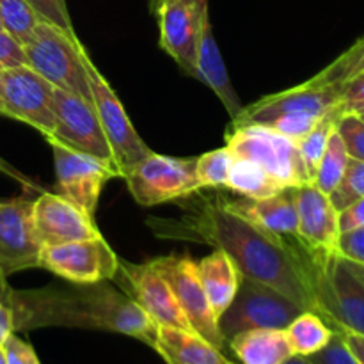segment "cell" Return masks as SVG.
<instances>
[{"label": "cell", "mask_w": 364, "mask_h": 364, "mask_svg": "<svg viewBox=\"0 0 364 364\" xmlns=\"http://www.w3.org/2000/svg\"><path fill=\"white\" fill-rule=\"evenodd\" d=\"M185 199L191 203L181 217L148 219L156 237L220 249L231 256L244 277L269 284L306 311H315L313 262L299 242L276 237L235 213L220 201L219 192L210 198L199 191Z\"/></svg>", "instance_id": "1"}, {"label": "cell", "mask_w": 364, "mask_h": 364, "mask_svg": "<svg viewBox=\"0 0 364 364\" xmlns=\"http://www.w3.org/2000/svg\"><path fill=\"white\" fill-rule=\"evenodd\" d=\"M9 309L13 313L14 333L39 327L107 331L135 338L153 348L159 327L109 281L73 284L70 288L13 290Z\"/></svg>", "instance_id": "2"}, {"label": "cell", "mask_w": 364, "mask_h": 364, "mask_svg": "<svg viewBox=\"0 0 364 364\" xmlns=\"http://www.w3.org/2000/svg\"><path fill=\"white\" fill-rule=\"evenodd\" d=\"M311 262L315 313L336 333L364 338V265L338 252L313 256Z\"/></svg>", "instance_id": "3"}, {"label": "cell", "mask_w": 364, "mask_h": 364, "mask_svg": "<svg viewBox=\"0 0 364 364\" xmlns=\"http://www.w3.org/2000/svg\"><path fill=\"white\" fill-rule=\"evenodd\" d=\"M82 46L77 34H68L55 25L39 21L31 38L23 43L25 64L53 87L91 102V85Z\"/></svg>", "instance_id": "4"}, {"label": "cell", "mask_w": 364, "mask_h": 364, "mask_svg": "<svg viewBox=\"0 0 364 364\" xmlns=\"http://www.w3.org/2000/svg\"><path fill=\"white\" fill-rule=\"evenodd\" d=\"M226 146L235 156H244L258 164L283 188H297L311 183L297 141L272 128L231 121L226 132Z\"/></svg>", "instance_id": "5"}, {"label": "cell", "mask_w": 364, "mask_h": 364, "mask_svg": "<svg viewBox=\"0 0 364 364\" xmlns=\"http://www.w3.org/2000/svg\"><path fill=\"white\" fill-rule=\"evenodd\" d=\"M302 311L306 309L276 288L242 276L233 302L219 318V329L228 343L244 331L287 329Z\"/></svg>", "instance_id": "6"}, {"label": "cell", "mask_w": 364, "mask_h": 364, "mask_svg": "<svg viewBox=\"0 0 364 364\" xmlns=\"http://www.w3.org/2000/svg\"><path fill=\"white\" fill-rule=\"evenodd\" d=\"M123 180L132 198L142 206L180 201L201 191L196 159H176L155 151L124 171Z\"/></svg>", "instance_id": "7"}, {"label": "cell", "mask_w": 364, "mask_h": 364, "mask_svg": "<svg viewBox=\"0 0 364 364\" xmlns=\"http://www.w3.org/2000/svg\"><path fill=\"white\" fill-rule=\"evenodd\" d=\"M82 57H84L85 68L89 73V85H91V102L98 114L100 124L107 135L110 148H112L114 159L121 169V178L124 171L130 169L137 162L153 153L149 146L141 139L139 132L135 130L134 123L128 117L123 103L117 98L116 91L109 84L102 71L96 68L95 60L89 55L87 48L82 46Z\"/></svg>", "instance_id": "8"}, {"label": "cell", "mask_w": 364, "mask_h": 364, "mask_svg": "<svg viewBox=\"0 0 364 364\" xmlns=\"http://www.w3.org/2000/svg\"><path fill=\"white\" fill-rule=\"evenodd\" d=\"M149 263L169 284L192 331L210 341L219 350H224L228 343L219 329V320L213 315L212 306L206 299L205 288L199 277L198 262H194L188 255H169L151 259Z\"/></svg>", "instance_id": "9"}, {"label": "cell", "mask_w": 364, "mask_h": 364, "mask_svg": "<svg viewBox=\"0 0 364 364\" xmlns=\"http://www.w3.org/2000/svg\"><path fill=\"white\" fill-rule=\"evenodd\" d=\"M38 267L71 284H95L114 279L119 269V258L109 242L98 237L43 245Z\"/></svg>", "instance_id": "10"}, {"label": "cell", "mask_w": 364, "mask_h": 364, "mask_svg": "<svg viewBox=\"0 0 364 364\" xmlns=\"http://www.w3.org/2000/svg\"><path fill=\"white\" fill-rule=\"evenodd\" d=\"M46 142L53 153L59 194L95 217L103 187L112 178H121V171L112 164L77 151L55 139Z\"/></svg>", "instance_id": "11"}, {"label": "cell", "mask_w": 364, "mask_h": 364, "mask_svg": "<svg viewBox=\"0 0 364 364\" xmlns=\"http://www.w3.org/2000/svg\"><path fill=\"white\" fill-rule=\"evenodd\" d=\"M53 85L27 64L2 70V100L6 116L36 128L50 139L55 130Z\"/></svg>", "instance_id": "12"}, {"label": "cell", "mask_w": 364, "mask_h": 364, "mask_svg": "<svg viewBox=\"0 0 364 364\" xmlns=\"http://www.w3.org/2000/svg\"><path fill=\"white\" fill-rule=\"evenodd\" d=\"M338 107H341V85L318 84L309 78L287 91L263 96L258 102L244 107L231 121L267 124L283 116L322 119Z\"/></svg>", "instance_id": "13"}, {"label": "cell", "mask_w": 364, "mask_h": 364, "mask_svg": "<svg viewBox=\"0 0 364 364\" xmlns=\"http://www.w3.org/2000/svg\"><path fill=\"white\" fill-rule=\"evenodd\" d=\"M117 288L135 302L159 327H176L192 331L187 316L178 306L169 284L151 263H132L119 258L114 279Z\"/></svg>", "instance_id": "14"}, {"label": "cell", "mask_w": 364, "mask_h": 364, "mask_svg": "<svg viewBox=\"0 0 364 364\" xmlns=\"http://www.w3.org/2000/svg\"><path fill=\"white\" fill-rule=\"evenodd\" d=\"M53 114H55V130L50 139H55L77 151L87 153L103 162L112 164L119 169L92 102L55 87L53 89Z\"/></svg>", "instance_id": "15"}, {"label": "cell", "mask_w": 364, "mask_h": 364, "mask_svg": "<svg viewBox=\"0 0 364 364\" xmlns=\"http://www.w3.org/2000/svg\"><path fill=\"white\" fill-rule=\"evenodd\" d=\"M34 199H0V270L7 277L39 265L41 242L32 217Z\"/></svg>", "instance_id": "16"}, {"label": "cell", "mask_w": 364, "mask_h": 364, "mask_svg": "<svg viewBox=\"0 0 364 364\" xmlns=\"http://www.w3.org/2000/svg\"><path fill=\"white\" fill-rule=\"evenodd\" d=\"M159 20L160 46L178 66L196 78V48L208 0H164L153 13Z\"/></svg>", "instance_id": "17"}, {"label": "cell", "mask_w": 364, "mask_h": 364, "mask_svg": "<svg viewBox=\"0 0 364 364\" xmlns=\"http://www.w3.org/2000/svg\"><path fill=\"white\" fill-rule=\"evenodd\" d=\"M32 217L41 247L102 237L95 217L59 192H39L32 206Z\"/></svg>", "instance_id": "18"}, {"label": "cell", "mask_w": 364, "mask_h": 364, "mask_svg": "<svg viewBox=\"0 0 364 364\" xmlns=\"http://www.w3.org/2000/svg\"><path fill=\"white\" fill-rule=\"evenodd\" d=\"M299 230L297 237L302 247L311 256L336 252L340 238L338 210L331 203L329 196L313 183L295 188Z\"/></svg>", "instance_id": "19"}, {"label": "cell", "mask_w": 364, "mask_h": 364, "mask_svg": "<svg viewBox=\"0 0 364 364\" xmlns=\"http://www.w3.org/2000/svg\"><path fill=\"white\" fill-rule=\"evenodd\" d=\"M219 198L224 205L244 219L262 230L284 238V240L299 242V215L297 203H295V188H284L270 198L252 199L244 196H224L219 192ZM301 244V242H299Z\"/></svg>", "instance_id": "20"}, {"label": "cell", "mask_w": 364, "mask_h": 364, "mask_svg": "<svg viewBox=\"0 0 364 364\" xmlns=\"http://www.w3.org/2000/svg\"><path fill=\"white\" fill-rule=\"evenodd\" d=\"M196 78L215 92V96L220 100L231 119H235L244 109L233 84H231V78L228 75L226 64L220 55L215 38H213L210 14L205 16L201 31H199L198 48H196Z\"/></svg>", "instance_id": "21"}, {"label": "cell", "mask_w": 364, "mask_h": 364, "mask_svg": "<svg viewBox=\"0 0 364 364\" xmlns=\"http://www.w3.org/2000/svg\"><path fill=\"white\" fill-rule=\"evenodd\" d=\"M156 352L167 364H235L194 331L156 327Z\"/></svg>", "instance_id": "22"}, {"label": "cell", "mask_w": 364, "mask_h": 364, "mask_svg": "<svg viewBox=\"0 0 364 364\" xmlns=\"http://www.w3.org/2000/svg\"><path fill=\"white\" fill-rule=\"evenodd\" d=\"M198 270L206 299L219 320L237 295L242 281L240 270L231 256L220 249H213V252L198 262Z\"/></svg>", "instance_id": "23"}, {"label": "cell", "mask_w": 364, "mask_h": 364, "mask_svg": "<svg viewBox=\"0 0 364 364\" xmlns=\"http://www.w3.org/2000/svg\"><path fill=\"white\" fill-rule=\"evenodd\" d=\"M240 364H284L294 358L284 329H251L228 341Z\"/></svg>", "instance_id": "24"}, {"label": "cell", "mask_w": 364, "mask_h": 364, "mask_svg": "<svg viewBox=\"0 0 364 364\" xmlns=\"http://www.w3.org/2000/svg\"><path fill=\"white\" fill-rule=\"evenodd\" d=\"M295 355L309 358L329 345L336 331L315 311H302L284 329Z\"/></svg>", "instance_id": "25"}, {"label": "cell", "mask_w": 364, "mask_h": 364, "mask_svg": "<svg viewBox=\"0 0 364 364\" xmlns=\"http://www.w3.org/2000/svg\"><path fill=\"white\" fill-rule=\"evenodd\" d=\"M224 188H228L231 194H238L252 199L270 198V196L284 191L258 164L251 162V160L244 159V156L235 155L233 160H231L228 183Z\"/></svg>", "instance_id": "26"}, {"label": "cell", "mask_w": 364, "mask_h": 364, "mask_svg": "<svg viewBox=\"0 0 364 364\" xmlns=\"http://www.w3.org/2000/svg\"><path fill=\"white\" fill-rule=\"evenodd\" d=\"M341 114H343L341 107L331 110V112L326 114V116H323L322 119H320L318 123H316L315 127L304 135V137H301L297 141L299 151H301L302 162H304L306 171H308V176L309 180H311V183L313 180H315L318 164L320 160H322L323 151H326L331 135H333V132L336 130V123L338 119H340Z\"/></svg>", "instance_id": "27"}, {"label": "cell", "mask_w": 364, "mask_h": 364, "mask_svg": "<svg viewBox=\"0 0 364 364\" xmlns=\"http://www.w3.org/2000/svg\"><path fill=\"white\" fill-rule=\"evenodd\" d=\"M348 160H350V156H348L347 148H345L338 130H334L329 142H327V148L323 151L322 160L318 164L313 185L318 191H322L323 194L329 196L338 187L341 178H343L345 169L348 166Z\"/></svg>", "instance_id": "28"}, {"label": "cell", "mask_w": 364, "mask_h": 364, "mask_svg": "<svg viewBox=\"0 0 364 364\" xmlns=\"http://www.w3.org/2000/svg\"><path fill=\"white\" fill-rule=\"evenodd\" d=\"M364 73V36L359 38L348 50H345L338 59L320 73L313 77V80L326 85H341L348 80H354Z\"/></svg>", "instance_id": "29"}, {"label": "cell", "mask_w": 364, "mask_h": 364, "mask_svg": "<svg viewBox=\"0 0 364 364\" xmlns=\"http://www.w3.org/2000/svg\"><path fill=\"white\" fill-rule=\"evenodd\" d=\"M233 153L226 144L196 159V176L201 191H219L228 183Z\"/></svg>", "instance_id": "30"}, {"label": "cell", "mask_w": 364, "mask_h": 364, "mask_svg": "<svg viewBox=\"0 0 364 364\" xmlns=\"http://www.w3.org/2000/svg\"><path fill=\"white\" fill-rule=\"evenodd\" d=\"M0 21L4 31L23 45L41 20L27 0H0Z\"/></svg>", "instance_id": "31"}, {"label": "cell", "mask_w": 364, "mask_h": 364, "mask_svg": "<svg viewBox=\"0 0 364 364\" xmlns=\"http://www.w3.org/2000/svg\"><path fill=\"white\" fill-rule=\"evenodd\" d=\"M361 198H364V162L350 159L343 178L338 183V187L331 192L329 199L340 213Z\"/></svg>", "instance_id": "32"}, {"label": "cell", "mask_w": 364, "mask_h": 364, "mask_svg": "<svg viewBox=\"0 0 364 364\" xmlns=\"http://www.w3.org/2000/svg\"><path fill=\"white\" fill-rule=\"evenodd\" d=\"M336 130L343 141L350 159L364 162V119L359 114L343 112L336 123Z\"/></svg>", "instance_id": "33"}, {"label": "cell", "mask_w": 364, "mask_h": 364, "mask_svg": "<svg viewBox=\"0 0 364 364\" xmlns=\"http://www.w3.org/2000/svg\"><path fill=\"white\" fill-rule=\"evenodd\" d=\"M27 4L34 9V13L38 14L41 21L55 25L60 31L68 32V34H77L73 28L70 11H68L66 0H27Z\"/></svg>", "instance_id": "34"}, {"label": "cell", "mask_w": 364, "mask_h": 364, "mask_svg": "<svg viewBox=\"0 0 364 364\" xmlns=\"http://www.w3.org/2000/svg\"><path fill=\"white\" fill-rule=\"evenodd\" d=\"M308 359L313 364H361L355 359V355L348 350L341 333H334L329 345L320 352H316V354L309 355Z\"/></svg>", "instance_id": "35"}, {"label": "cell", "mask_w": 364, "mask_h": 364, "mask_svg": "<svg viewBox=\"0 0 364 364\" xmlns=\"http://www.w3.org/2000/svg\"><path fill=\"white\" fill-rule=\"evenodd\" d=\"M2 348L6 364H41L32 345L18 338L16 333H13L4 341Z\"/></svg>", "instance_id": "36"}, {"label": "cell", "mask_w": 364, "mask_h": 364, "mask_svg": "<svg viewBox=\"0 0 364 364\" xmlns=\"http://www.w3.org/2000/svg\"><path fill=\"white\" fill-rule=\"evenodd\" d=\"M336 252L352 259V262L364 265V226L340 233Z\"/></svg>", "instance_id": "37"}, {"label": "cell", "mask_w": 364, "mask_h": 364, "mask_svg": "<svg viewBox=\"0 0 364 364\" xmlns=\"http://www.w3.org/2000/svg\"><path fill=\"white\" fill-rule=\"evenodd\" d=\"M341 110L354 114L364 112V73L341 84Z\"/></svg>", "instance_id": "38"}, {"label": "cell", "mask_w": 364, "mask_h": 364, "mask_svg": "<svg viewBox=\"0 0 364 364\" xmlns=\"http://www.w3.org/2000/svg\"><path fill=\"white\" fill-rule=\"evenodd\" d=\"M23 45L18 43L11 34H7L6 31H0V70L23 66Z\"/></svg>", "instance_id": "39"}, {"label": "cell", "mask_w": 364, "mask_h": 364, "mask_svg": "<svg viewBox=\"0 0 364 364\" xmlns=\"http://www.w3.org/2000/svg\"><path fill=\"white\" fill-rule=\"evenodd\" d=\"M338 223H340V233L345 231L358 230L364 226V198L352 203L350 206L338 213Z\"/></svg>", "instance_id": "40"}, {"label": "cell", "mask_w": 364, "mask_h": 364, "mask_svg": "<svg viewBox=\"0 0 364 364\" xmlns=\"http://www.w3.org/2000/svg\"><path fill=\"white\" fill-rule=\"evenodd\" d=\"M0 173L6 174L7 178H11V180L16 181V183H20L21 187L25 188V191L38 192V194H39V192H43V187L38 183V181H34L32 178H28L27 174L21 173L18 167L11 166V164L7 162V160H4L2 156H0Z\"/></svg>", "instance_id": "41"}, {"label": "cell", "mask_w": 364, "mask_h": 364, "mask_svg": "<svg viewBox=\"0 0 364 364\" xmlns=\"http://www.w3.org/2000/svg\"><path fill=\"white\" fill-rule=\"evenodd\" d=\"M13 333V313H11L9 306L0 304V345H2Z\"/></svg>", "instance_id": "42"}, {"label": "cell", "mask_w": 364, "mask_h": 364, "mask_svg": "<svg viewBox=\"0 0 364 364\" xmlns=\"http://www.w3.org/2000/svg\"><path fill=\"white\" fill-rule=\"evenodd\" d=\"M343 334V340L347 343L348 350L355 355L359 363L364 364V338L358 336V334H352V333H341Z\"/></svg>", "instance_id": "43"}, {"label": "cell", "mask_w": 364, "mask_h": 364, "mask_svg": "<svg viewBox=\"0 0 364 364\" xmlns=\"http://www.w3.org/2000/svg\"><path fill=\"white\" fill-rule=\"evenodd\" d=\"M11 294H13V288L7 283V276L0 270V304L9 306L11 302Z\"/></svg>", "instance_id": "44"}, {"label": "cell", "mask_w": 364, "mask_h": 364, "mask_svg": "<svg viewBox=\"0 0 364 364\" xmlns=\"http://www.w3.org/2000/svg\"><path fill=\"white\" fill-rule=\"evenodd\" d=\"M284 364H313L308 358H302V355H294L291 359H288Z\"/></svg>", "instance_id": "45"}, {"label": "cell", "mask_w": 364, "mask_h": 364, "mask_svg": "<svg viewBox=\"0 0 364 364\" xmlns=\"http://www.w3.org/2000/svg\"><path fill=\"white\" fill-rule=\"evenodd\" d=\"M0 116H6V107L2 100V70H0Z\"/></svg>", "instance_id": "46"}, {"label": "cell", "mask_w": 364, "mask_h": 364, "mask_svg": "<svg viewBox=\"0 0 364 364\" xmlns=\"http://www.w3.org/2000/svg\"><path fill=\"white\" fill-rule=\"evenodd\" d=\"M164 0H148V4H149V11H151V13H155L156 9H159V6L160 4H162Z\"/></svg>", "instance_id": "47"}, {"label": "cell", "mask_w": 364, "mask_h": 364, "mask_svg": "<svg viewBox=\"0 0 364 364\" xmlns=\"http://www.w3.org/2000/svg\"><path fill=\"white\" fill-rule=\"evenodd\" d=\"M0 364H6V359H4V348L0 345Z\"/></svg>", "instance_id": "48"}, {"label": "cell", "mask_w": 364, "mask_h": 364, "mask_svg": "<svg viewBox=\"0 0 364 364\" xmlns=\"http://www.w3.org/2000/svg\"><path fill=\"white\" fill-rule=\"evenodd\" d=\"M0 31H4V28H2V21H0Z\"/></svg>", "instance_id": "49"}, {"label": "cell", "mask_w": 364, "mask_h": 364, "mask_svg": "<svg viewBox=\"0 0 364 364\" xmlns=\"http://www.w3.org/2000/svg\"><path fill=\"white\" fill-rule=\"evenodd\" d=\"M359 116H361V117H363V119H364V114H359Z\"/></svg>", "instance_id": "50"}, {"label": "cell", "mask_w": 364, "mask_h": 364, "mask_svg": "<svg viewBox=\"0 0 364 364\" xmlns=\"http://www.w3.org/2000/svg\"><path fill=\"white\" fill-rule=\"evenodd\" d=\"M361 114H364V112H361Z\"/></svg>", "instance_id": "51"}]
</instances>
